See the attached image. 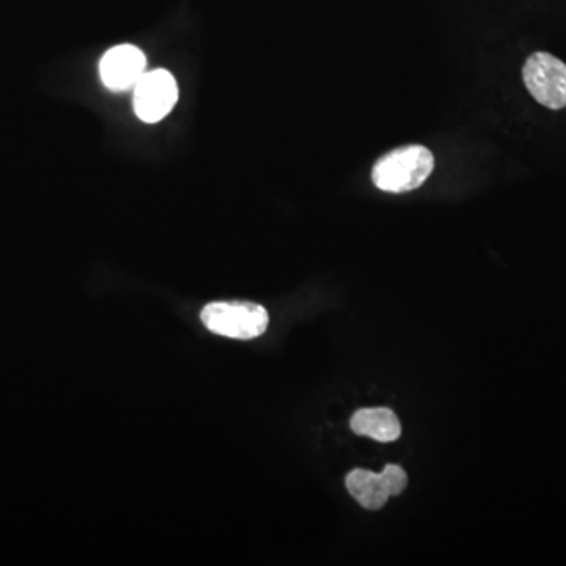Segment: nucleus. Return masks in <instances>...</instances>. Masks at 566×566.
I'll return each instance as SVG.
<instances>
[{
  "label": "nucleus",
  "instance_id": "2",
  "mask_svg": "<svg viewBox=\"0 0 566 566\" xmlns=\"http://www.w3.org/2000/svg\"><path fill=\"white\" fill-rule=\"evenodd\" d=\"M200 316L212 334L238 340L260 337L270 324L266 308L253 303H212L205 305Z\"/></svg>",
  "mask_w": 566,
  "mask_h": 566
},
{
  "label": "nucleus",
  "instance_id": "5",
  "mask_svg": "<svg viewBox=\"0 0 566 566\" xmlns=\"http://www.w3.org/2000/svg\"><path fill=\"white\" fill-rule=\"evenodd\" d=\"M147 69L144 52L133 44H120L107 51L99 63L103 84L109 91L123 92L136 87Z\"/></svg>",
  "mask_w": 566,
  "mask_h": 566
},
{
  "label": "nucleus",
  "instance_id": "4",
  "mask_svg": "<svg viewBox=\"0 0 566 566\" xmlns=\"http://www.w3.org/2000/svg\"><path fill=\"white\" fill-rule=\"evenodd\" d=\"M177 99V81L167 70L145 73L134 87V111L142 122H161L174 109Z\"/></svg>",
  "mask_w": 566,
  "mask_h": 566
},
{
  "label": "nucleus",
  "instance_id": "6",
  "mask_svg": "<svg viewBox=\"0 0 566 566\" xmlns=\"http://www.w3.org/2000/svg\"><path fill=\"white\" fill-rule=\"evenodd\" d=\"M346 488L349 494L367 510L382 509L392 495L385 472L375 474L365 469H356L346 476Z\"/></svg>",
  "mask_w": 566,
  "mask_h": 566
},
{
  "label": "nucleus",
  "instance_id": "1",
  "mask_svg": "<svg viewBox=\"0 0 566 566\" xmlns=\"http://www.w3.org/2000/svg\"><path fill=\"white\" fill-rule=\"evenodd\" d=\"M433 170V153L423 145H405L375 163L371 180L385 192H411L419 189Z\"/></svg>",
  "mask_w": 566,
  "mask_h": 566
},
{
  "label": "nucleus",
  "instance_id": "7",
  "mask_svg": "<svg viewBox=\"0 0 566 566\" xmlns=\"http://www.w3.org/2000/svg\"><path fill=\"white\" fill-rule=\"evenodd\" d=\"M352 428L354 433L379 442L397 441L401 434L400 420L387 408L360 409L353 416Z\"/></svg>",
  "mask_w": 566,
  "mask_h": 566
},
{
  "label": "nucleus",
  "instance_id": "3",
  "mask_svg": "<svg viewBox=\"0 0 566 566\" xmlns=\"http://www.w3.org/2000/svg\"><path fill=\"white\" fill-rule=\"evenodd\" d=\"M523 80L536 103L547 109L566 107V65L549 52H534L523 66Z\"/></svg>",
  "mask_w": 566,
  "mask_h": 566
}]
</instances>
